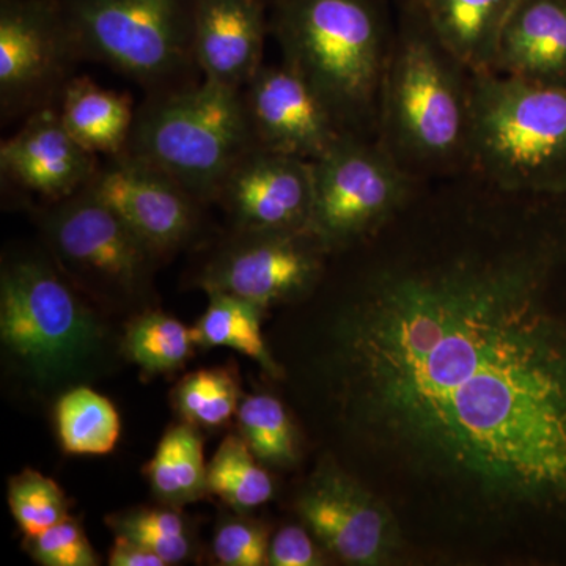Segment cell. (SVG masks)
I'll use <instances>...</instances> for the list:
<instances>
[{
  "mask_svg": "<svg viewBox=\"0 0 566 566\" xmlns=\"http://www.w3.org/2000/svg\"><path fill=\"white\" fill-rule=\"evenodd\" d=\"M565 199L424 181L349 249L305 375L329 455L408 543L488 551L566 523Z\"/></svg>",
  "mask_w": 566,
  "mask_h": 566,
  "instance_id": "obj_1",
  "label": "cell"
},
{
  "mask_svg": "<svg viewBox=\"0 0 566 566\" xmlns=\"http://www.w3.org/2000/svg\"><path fill=\"white\" fill-rule=\"evenodd\" d=\"M405 3L379 88L376 140L417 181L468 174L472 73Z\"/></svg>",
  "mask_w": 566,
  "mask_h": 566,
  "instance_id": "obj_2",
  "label": "cell"
},
{
  "mask_svg": "<svg viewBox=\"0 0 566 566\" xmlns=\"http://www.w3.org/2000/svg\"><path fill=\"white\" fill-rule=\"evenodd\" d=\"M283 63L322 98L344 133L376 139L394 31L376 0H275Z\"/></svg>",
  "mask_w": 566,
  "mask_h": 566,
  "instance_id": "obj_3",
  "label": "cell"
},
{
  "mask_svg": "<svg viewBox=\"0 0 566 566\" xmlns=\"http://www.w3.org/2000/svg\"><path fill=\"white\" fill-rule=\"evenodd\" d=\"M469 174L502 191L566 197V85L472 74Z\"/></svg>",
  "mask_w": 566,
  "mask_h": 566,
  "instance_id": "obj_4",
  "label": "cell"
},
{
  "mask_svg": "<svg viewBox=\"0 0 566 566\" xmlns=\"http://www.w3.org/2000/svg\"><path fill=\"white\" fill-rule=\"evenodd\" d=\"M253 147L243 91L205 80L145 104L125 155L163 170L197 200H210Z\"/></svg>",
  "mask_w": 566,
  "mask_h": 566,
  "instance_id": "obj_5",
  "label": "cell"
},
{
  "mask_svg": "<svg viewBox=\"0 0 566 566\" xmlns=\"http://www.w3.org/2000/svg\"><path fill=\"white\" fill-rule=\"evenodd\" d=\"M0 337L11 357L48 385L82 370L98 353L103 334L51 264L21 259L2 270Z\"/></svg>",
  "mask_w": 566,
  "mask_h": 566,
  "instance_id": "obj_6",
  "label": "cell"
},
{
  "mask_svg": "<svg viewBox=\"0 0 566 566\" xmlns=\"http://www.w3.org/2000/svg\"><path fill=\"white\" fill-rule=\"evenodd\" d=\"M77 55L144 85L166 84L193 59L196 0H59Z\"/></svg>",
  "mask_w": 566,
  "mask_h": 566,
  "instance_id": "obj_7",
  "label": "cell"
},
{
  "mask_svg": "<svg viewBox=\"0 0 566 566\" xmlns=\"http://www.w3.org/2000/svg\"><path fill=\"white\" fill-rule=\"evenodd\" d=\"M314 200L307 230L329 255L349 251L392 221L420 182L374 137L340 134L312 161Z\"/></svg>",
  "mask_w": 566,
  "mask_h": 566,
  "instance_id": "obj_8",
  "label": "cell"
},
{
  "mask_svg": "<svg viewBox=\"0 0 566 566\" xmlns=\"http://www.w3.org/2000/svg\"><path fill=\"white\" fill-rule=\"evenodd\" d=\"M296 509L327 553L345 564L389 565L409 545L392 509L329 453L301 490Z\"/></svg>",
  "mask_w": 566,
  "mask_h": 566,
  "instance_id": "obj_9",
  "label": "cell"
},
{
  "mask_svg": "<svg viewBox=\"0 0 566 566\" xmlns=\"http://www.w3.org/2000/svg\"><path fill=\"white\" fill-rule=\"evenodd\" d=\"M43 221L57 259L87 285L132 294L147 282L156 252L87 188L59 200Z\"/></svg>",
  "mask_w": 566,
  "mask_h": 566,
  "instance_id": "obj_10",
  "label": "cell"
},
{
  "mask_svg": "<svg viewBox=\"0 0 566 566\" xmlns=\"http://www.w3.org/2000/svg\"><path fill=\"white\" fill-rule=\"evenodd\" d=\"M59 0L0 2V104L3 117L41 109L63 92L76 57Z\"/></svg>",
  "mask_w": 566,
  "mask_h": 566,
  "instance_id": "obj_11",
  "label": "cell"
},
{
  "mask_svg": "<svg viewBox=\"0 0 566 566\" xmlns=\"http://www.w3.org/2000/svg\"><path fill=\"white\" fill-rule=\"evenodd\" d=\"M329 252L308 232H240V240L210 264L208 293H226L266 308L314 292Z\"/></svg>",
  "mask_w": 566,
  "mask_h": 566,
  "instance_id": "obj_12",
  "label": "cell"
},
{
  "mask_svg": "<svg viewBox=\"0 0 566 566\" xmlns=\"http://www.w3.org/2000/svg\"><path fill=\"white\" fill-rule=\"evenodd\" d=\"M214 199L240 232H303L314 200L312 163L253 147L223 178Z\"/></svg>",
  "mask_w": 566,
  "mask_h": 566,
  "instance_id": "obj_13",
  "label": "cell"
},
{
  "mask_svg": "<svg viewBox=\"0 0 566 566\" xmlns=\"http://www.w3.org/2000/svg\"><path fill=\"white\" fill-rule=\"evenodd\" d=\"M255 147L315 161L344 134L322 98L289 65H263L243 88Z\"/></svg>",
  "mask_w": 566,
  "mask_h": 566,
  "instance_id": "obj_14",
  "label": "cell"
},
{
  "mask_svg": "<svg viewBox=\"0 0 566 566\" xmlns=\"http://www.w3.org/2000/svg\"><path fill=\"white\" fill-rule=\"evenodd\" d=\"M85 188L156 253L181 244L196 227V197L180 182L133 156H114Z\"/></svg>",
  "mask_w": 566,
  "mask_h": 566,
  "instance_id": "obj_15",
  "label": "cell"
},
{
  "mask_svg": "<svg viewBox=\"0 0 566 566\" xmlns=\"http://www.w3.org/2000/svg\"><path fill=\"white\" fill-rule=\"evenodd\" d=\"M0 167L10 180L46 199H66L91 182L96 155L85 150L65 128L61 112L41 107L0 145Z\"/></svg>",
  "mask_w": 566,
  "mask_h": 566,
  "instance_id": "obj_16",
  "label": "cell"
},
{
  "mask_svg": "<svg viewBox=\"0 0 566 566\" xmlns=\"http://www.w3.org/2000/svg\"><path fill=\"white\" fill-rule=\"evenodd\" d=\"M266 32L263 0H196V65L205 80L243 91L263 66Z\"/></svg>",
  "mask_w": 566,
  "mask_h": 566,
  "instance_id": "obj_17",
  "label": "cell"
},
{
  "mask_svg": "<svg viewBox=\"0 0 566 566\" xmlns=\"http://www.w3.org/2000/svg\"><path fill=\"white\" fill-rule=\"evenodd\" d=\"M491 71L566 85V0H521L506 22Z\"/></svg>",
  "mask_w": 566,
  "mask_h": 566,
  "instance_id": "obj_18",
  "label": "cell"
},
{
  "mask_svg": "<svg viewBox=\"0 0 566 566\" xmlns=\"http://www.w3.org/2000/svg\"><path fill=\"white\" fill-rule=\"evenodd\" d=\"M436 39L474 73L493 70L499 41L521 0H405Z\"/></svg>",
  "mask_w": 566,
  "mask_h": 566,
  "instance_id": "obj_19",
  "label": "cell"
},
{
  "mask_svg": "<svg viewBox=\"0 0 566 566\" xmlns=\"http://www.w3.org/2000/svg\"><path fill=\"white\" fill-rule=\"evenodd\" d=\"M61 95L63 125L85 150L111 158L125 153L136 118L128 96L87 76L70 80Z\"/></svg>",
  "mask_w": 566,
  "mask_h": 566,
  "instance_id": "obj_20",
  "label": "cell"
},
{
  "mask_svg": "<svg viewBox=\"0 0 566 566\" xmlns=\"http://www.w3.org/2000/svg\"><path fill=\"white\" fill-rule=\"evenodd\" d=\"M211 301L192 329L193 342L207 348H232L260 365L266 374L282 375L262 333L260 305L226 293H210Z\"/></svg>",
  "mask_w": 566,
  "mask_h": 566,
  "instance_id": "obj_21",
  "label": "cell"
},
{
  "mask_svg": "<svg viewBox=\"0 0 566 566\" xmlns=\"http://www.w3.org/2000/svg\"><path fill=\"white\" fill-rule=\"evenodd\" d=\"M55 427L62 449L80 457L107 455L122 433L117 408L91 387H74L59 398Z\"/></svg>",
  "mask_w": 566,
  "mask_h": 566,
  "instance_id": "obj_22",
  "label": "cell"
},
{
  "mask_svg": "<svg viewBox=\"0 0 566 566\" xmlns=\"http://www.w3.org/2000/svg\"><path fill=\"white\" fill-rule=\"evenodd\" d=\"M202 436L196 424L170 428L145 468L153 491L167 504H186L208 493Z\"/></svg>",
  "mask_w": 566,
  "mask_h": 566,
  "instance_id": "obj_23",
  "label": "cell"
},
{
  "mask_svg": "<svg viewBox=\"0 0 566 566\" xmlns=\"http://www.w3.org/2000/svg\"><path fill=\"white\" fill-rule=\"evenodd\" d=\"M243 436L223 439L207 469V485L227 505L252 510L273 499L274 482Z\"/></svg>",
  "mask_w": 566,
  "mask_h": 566,
  "instance_id": "obj_24",
  "label": "cell"
},
{
  "mask_svg": "<svg viewBox=\"0 0 566 566\" xmlns=\"http://www.w3.org/2000/svg\"><path fill=\"white\" fill-rule=\"evenodd\" d=\"M241 436L260 463L286 468L296 463L297 436L289 411L273 395H249L238 408Z\"/></svg>",
  "mask_w": 566,
  "mask_h": 566,
  "instance_id": "obj_25",
  "label": "cell"
},
{
  "mask_svg": "<svg viewBox=\"0 0 566 566\" xmlns=\"http://www.w3.org/2000/svg\"><path fill=\"white\" fill-rule=\"evenodd\" d=\"M196 344L192 331L172 316L145 314L129 324L125 352L134 364L148 374H164L181 367Z\"/></svg>",
  "mask_w": 566,
  "mask_h": 566,
  "instance_id": "obj_26",
  "label": "cell"
},
{
  "mask_svg": "<svg viewBox=\"0 0 566 566\" xmlns=\"http://www.w3.org/2000/svg\"><path fill=\"white\" fill-rule=\"evenodd\" d=\"M177 406L186 422L221 427L240 408V387L226 368H208L186 376L177 390Z\"/></svg>",
  "mask_w": 566,
  "mask_h": 566,
  "instance_id": "obj_27",
  "label": "cell"
},
{
  "mask_svg": "<svg viewBox=\"0 0 566 566\" xmlns=\"http://www.w3.org/2000/svg\"><path fill=\"white\" fill-rule=\"evenodd\" d=\"M9 504L18 527L28 538L43 534L69 516L61 486L36 471H24L10 480Z\"/></svg>",
  "mask_w": 566,
  "mask_h": 566,
  "instance_id": "obj_28",
  "label": "cell"
},
{
  "mask_svg": "<svg viewBox=\"0 0 566 566\" xmlns=\"http://www.w3.org/2000/svg\"><path fill=\"white\" fill-rule=\"evenodd\" d=\"M117 534L129 536L161 557L166 565L180 564L191 553L180 515L166 510H139L114 521Z\"/></svg>",
  "mask_w": 566,
  "mask_h": 566,
  "instance_id": "obj_29",
  "label": "cell"
},
{
  "mask_svg": "<svg viewBox=\"0 0 566 566\" xmlns=\"http://www.w3.org/2000/svg\"><path fill=\"white\" fill-rule=\"evenodd\" d=\"M31 539V554L46 566H95L98 557L84 531L73 517L66 516L46 532Z\"/></svg>",
  "mask_w": 566,
  "mask_h": 566,
  "instance_id": "obj_30",
  "label": "cell"
},
{
  "mask_svg": "<svg viewBox=\"0 0 566 566\" xmlns=\"http://www.w3.org/2000/svg\"><path fill=\"white\" fill-rule=\"evenodd\" d=\"M270 536L260 524L230 521L216 532L212 553L226 566H262L268 564Z\"/></svg>",
  "mask_w": 566,
  "mask_h": 566,
  "instance_id": "obj_31",
  "label": "cell"
},
{
  "mask_svg": "<svg viewBox=\"0 0 566 566\" xmlns=\"http://www.w3.org/2000/svg\"><path fill=\"white\" fill-rule=\"evenodd\" d=\"M323 564L322 554L305 528L282 527L270 543L268 565L316 566Z\"/></svg>",
  "mask_w": 566,
  "mask_h": 566,
  "instance_id": "obj_32",
  "label": "cell"
},
{
  "mask_svg": "<svg viewBox=\"0 0 566 566\" xmlns=\"http://www.w3.org/2000/svg\"><path fill=\"white\" fill-rule=\"evenodd\" d=\"M111 566H167L161 557L156 556L136 539L117 534L109 554Z\"/></svg>",
  "mask_w": 566,
  "mask_h": 566,
  "instance_id": "obj_33",
  "label": "cell"
},
{
  "mask_svg": "<svg viewBox=\"0 0 566 566\" xmlns=\"http://www.w3.org/2000/svg\"><path fill=\"white\" fill-rule=\"evenodd\" d=\"M264 3H266V6H273V3L275 2V0H263Z\"/></svg>",
  "mask_w": 566,
  "mask_h": 566,
  "instance_id": "obj_34",
  "label": "cell"
}]
</instances>
